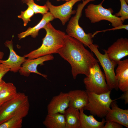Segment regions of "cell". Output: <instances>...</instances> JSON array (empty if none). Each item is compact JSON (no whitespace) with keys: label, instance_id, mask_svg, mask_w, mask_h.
Here are the masks:
<instances>
[{"label":"cell","instance_id":"23","mask_svg":"<svg viewBox=\"0 0 128 128\" xmlns=\"http://www.w3.org/2000/svg\"><path fill=\"white\" fill-rule=\"evenodd\" d=\"M26 4L32 9L34 13L36 14L39 13L43 15L47 13L49 10L46 4L43 6L39 5L35 3L34 0H30Z\"/></svg>","mask_w":128,"mask_h":128},{"label":"cell","instance_id":"5","mask_svg":"<svg viewBox=\"0 0 128 128\" xmlns=\"http://www.w3.org/2000/svg\"><path fill=\"white\" fill-rule=\"evenodd\" d=\"M87 92L88 102L83 108L84 110H88L91 114L100 118L105 117L111 108V102L114 100L110 97L111 90L99 94Z\"/></svg>","mask_w":128,"mask_h":128},{"label":"cell","instance_id":"32","mask_svg":"<svg viewBox=\"0 0 128 128\" xmlns=\"http://www.w3.org/2000/svg\"><path fill=\"white\" fill-rule=\"evenodd\" d=\"M23 3L27 4L31 0H21Z\"/></svg>","mask_w":128,"mask_h":128},{"label":"cell","instance_id":"17","mask_svg":"<svg viewBox=\"0 0 128 128\" xmlns=\"http://www.w3.org/2000/svg\"><path fill=\"white\" fill-rule=\"evenodd\" d=\"M54 18L50 12L43 15L42 18L36 25L32 27H29L25 31L18 34V37L19 40L31 36L35 38L38 35L39 31L44 27L48 23L53 21Z\"/></svg>","mask_w":128,"mask_h":128},{"label":"cell","instance_id":"8","mask_svg":"<svg viewBox=\"0 0 128 128\" xmlns=\"http://www.w3.org/2000/svg\"><path fill=\"white\" fill-rule=\"evenodd\" d=\"M83 82L88 92L101 94L110 90L107 84L104 74L98 63L90 69L89 75L83 79Z\"/></svg>","mask_w":128,"mask_h":128},{"label":"cell","instance_id":"22","mask_svg":"<svg viewBox=\"0 0 128 128\" xmlns=\"http://www.w3.org/2000/svg\"><path fill=\"white\" fill-rule=\"evenodd\" d=\"M22 117L16 115L0 124V128H21L22 127Z\"/></svg>","mask_w":128,"mask_h":128},{"label":"cell","instance_id":"16","mask_svg":"<svg viewBox=\"0 0 128 128\" xmlns=\"http://www.w3.org/2000/svg\"><path fill=\"white\" fill-rule=\"evenodd\" d=\"M69 98V107L79 110L87 105L88 102V95L86 90H76L68 93Z\"/></svg>","mask_w":128,"mask_h":128},{"label":"cell","instance_id":"6","mask_svg":"<svg viewBox=\"0 0 128 128\" xmlns=\"http://www.w3.org/2000/svg\"><path fill=\"white\" fill-rule=\"evenodd\" d=\"M105 0H103L98 4H90L88 5L85 10V16L92 23L105 20L110 22L113 27L123 25V22L120 18L113 14L114 11L112 8L106 9L103 7L102 4Z\"/></svg>","mask_w":128,"mask_h":128},{"label":"cell","instance_id":"25","mask_svg":"<svg viewBox=\"0 0 128 128\" xmlns=\"http://www.w3.org/2000/svg\"><path fill=\"white\" fill-rule=\"evenodd\" d=\"M34 13L32 9L28 6L27 9L25 10L22 11L20 14L18 16L19 18L22 19L23 22V25L26 26L29 22L31 21L30 18L34 15Z\"/></svg>","mask_w":128,"mask_h":128},{"label":"cell","instance_id":"30","mask_svg":"<svg viewBox=\"0 0 128 128\" xmlns=\"http://www.w3.org/2000/svg\"><path fill=\"white\" fill-rule=\"evenodd\" d=\"M6 83V82L3 80H2L0 81V92Z\"/></svg>","mask_w":128,"mask_h":128},{"label":"cell","instance_id":"35","mask_svg":"<svg viewBox=\"0 0 128 128\" xmlns=\"http://www.w3.org/2000/svg\"><path fill=\"white\" fill-rule=\"evenodd\" d=\"M37 0V1H39V0Z\"/></svg>","mask_w":128,"mask_h":128},{"label":"cell","instance_id":"12","mask_svg":"<svg viewBox=\"0 0 128 128\" xmlns=\"http://www.w3.org/2000/svg\"><path fill=\"white\" fill-rule=\"evenodd\" d=\"M5 44L9 49V55L7 60H0V63L9 68L11 72H17L19 71L22 65L26 59L24 56H19L16 54L14 49L12 39L6 41Z\"/></svg>","mask_w":128,"mask_h":128},{"label":"cell","instance_id":"11","mask_svg":"<svg viewBox=\"0 0 128 128\" xmlns=\"http://www.w3.org/2000/svg\"><path fill=\"white\" fill-rule=\"evenodd\" d=\"M106 50L110 59L117 64L122 59L128 55V39L119 38Z\"/></svg>","mask_w":128,"mask_h":128},{"label":"cell","instance_id":"34","mask_svg":"<svg viewBox=\"0 0 128 128\" xmlns=\"http://www.w3.org/2000/svg\"><path fill=\"white\" fill-rule=\"evenodd\" d=\"M126 2L128 4V0H125Z\"/></svg>","mask_w":128,"mask_h":128},{"label":"cell","instance_id":"29","mask_svg":"<svg viewBox=\"0 0 128 128\" xmlns=\"http://www.w3.org/2000/svg\"><path fill=\"white\" fill-rule=\"evenodd\" d=\"M124 93L121 96L119 99L124 100V103L126 104L128 103V90L123 92Z\"/></svg>","mask_w":128,"mask_h":128},{"label":"cell","instance_id":"10","mask_svg":"<svg viewBox=\"0 0 128 128\" xmlns=\"http://www.w3.org/2000/svg\"><path fill=\"white\" fill-rule=\"evenodd\" d=\"M54 58L52 54L48 55L33 59H27L22 65L19 71L22 75L28 77L31 73H34L43 77L47 79V75L42 74L39 72L37 68L39 65H43L44 62L53 60Z\"/></svg>","mask_w":128,"mask_h":128},{"label":"cell","instance_id":"20","mask_svg":"<svg viewBox=\"0 0 128 128\" xmlns=\"http://www.w3.org/2000/svg\"><path fill=\"white\" fill-rule=\"evenodd\" d=\"M43 124L47 128H65L64 115L60 113L48 114Z\"/></svg>","mask_w":128,"mask_h":128},{"label":"cell","instance_id":"13","mask_svg":"<svg viewBox=\"0 0 128 128\" xmlns=\"http://www.w3.org/2000/svg\"><path fill=\"white\" fill-rule=\"evenodd\" d=\"M116 100H114L110 104L111 108L105 117L106 121H114L128 128V110L119 108Z\"/></svg>","mask_w":128,"mask_h":128},{"label":"cell","instance_id":"21","mask_svg":"<svg viewBox=\"0 0 128 128\" xmlns=\"http://www.w3.org/2000/svg\"><path fill=\"white\" fill-rule=\"evenodd\" d=\"M17 93L16 88L13 83H6L0 92V107L13 98Z\"/></svg>","mask_w":128,"mask_h":128},{"label":"cell","instance_id":"1","mask_svg":"<svg viewBox=\"0 0 128 128\" xmlns=\"http://www.w3.org/2000/svg\"><path fill=\"white\" fill-rule=\"evenodd\" d=\"M57 53L70 65L74 79L78 74L88 76L90 69L99 62L82 42L67 34L65 36L63 46Z\"/></svg>","mask_w":128,"mask_h":128},{"label":"cell","instance_id":"31","mask_svg":"<svg viewBox=\"0 0 128 128\" xmlns=\"http://www.w3.org/2000/svg\"><path fill=\"white\" fill-rule=\"evenodd\" d=\"M4 53L0 51V60H2L4 56Z\"/></svg>","mask_w":128,"mask_h":128},{"label":"cell","instance_id":"7","mask_svg":"<svg viewBox=\"0 0 128 128\" xmlns=\"http://www.w3.org/2000/svg\"><path fill=\"white\" fill-rule=\"evenodd\" d=\"M88 47L96 56L103 69L106 82L109 90H118L119 89L118 81L114 71L115 67L117 64L110 59L105 50H104V54L101 53L98 50V45L93 43Z\"/></svg>","mask_w":128,"mask_h":128},{"label":"cell","instance_id":"24","mask_svg":"<svg viewBox=\"0 0 128 128\" xmlns=\"http://www.w3.org/2000/svg\"><path fill=\"white\" fill-rule=\"evenodd\" d=\"M121 4V8L119 11L114 14L120 18L123 22L128 19V5L125 0H119Z\"/></svg>","mask_w":128,"mask_h":128},{"label":"cell","instance_id":"3","mask_svg":"<svg viewBox=\"0 0 128 128\" xmlns=\"http://www.w3.org/2000/svg\"><path fill=\"white\" fill-rule=\"evenodd\" d=\"M30 107L28 96L23 93L17 92L0 107V124L16 115L23 118L25 117Z\"/></svg>","mask_w":128,"mask_h":128},{"label":"cell","instance_id":"26","mask_svg":"<svg viewBox=\"0 0 128 128\" xmlns=\"http://www.w3.org/2000/svg\"><path fill=\"white\" fill-rule=\"evenodd\" d=\"M122 29H124L128 30V24H123V25L120 26L115 27H114L113 28H111L109 29H105L102 30L96 31L94 32L93 34H92V37L93 38L94 37L95 35H96L97 34L100 32H104L108 31H110L111 30H114Z\"/></svg>","mask_w":128,"mask_h":128},{"label":"cell","instance_id":"28","mask_svg":"<svg viewBox=\"0 0 128 128\" xmlns=\"http://www.w3.org/2000/svg\"><path fill=\"white\" fill-rule=\"evenodd\" d=\"M9 71V68L0 63V81L2 80V78L4 75Z\"/></svg>","mask_w":128,"mask_h":128},{"label":"cell","instance_id":"15","mask_svg":"<svg viewBox=\"0 0 128 128\" xmlns=\"http://www.w3.org/2000/svg\"><path fill=\"white\" fill-rule=\"evenodd\" d=\"M117 64L115 73L118 88L124 92L128 90V59L121 60Z\"/></svg>","mask_w":128,"mask_h":128},{"label":"cell","instance_id":"19","mask_svg":"<svg viewBox=\"0 0 128 128\" xmlns=\"http://www.w3.org/2000/svg\"><path fill=\"white\" fill-rule=\"evenodd\" d=\"M65 128H80V111L78 109L69 107L63 114Z\"/></svg>","mask_w":128,"mask_h":128},{"label":"cell","instance_id":"33","mask_svg":"<svg viewBox=\"0 0 128 128\" xmlns=\"http://www.w3.org/2000/svg\"><path fill=\"white\" fill-rule=\"evenodd\" d=\"M57 1H70L71 0H56Z\"/></svg>","mask_w":128,"mask_h":128},{"label":"cell","instance_id":"18","mask_svg":"<svg viewBox=\"0 0 128 128\" xmlns=\"http://www.w3.org/2000/svg\"><path fill=\"white\" fill-rule=\"evenodd\" d=\"M79 110L80 128H102L106 122L105 119L103 118L101 121H99L92 115L88 116L85 114L83 108Z\"/></svg>","mask_w":128,"mask_h":128},{"label":"cell","instance_id":"27","mask_svg":"<svg viewBox=\"0 0 128 128\" xmlns=\"http://www.w3.org/2000/svg\"><path fill=\"white\" fill-rule=\"evenodd\" d=\"M102 128H122L123 126L116 122L109 121L106 122Z\"/></svg>","mask_w":128,"mask_h":128},{"label":"cell","instance_id":"14","mask_svg":"<svg viewBox=\"0 0 128 128\" xmlns=\"http://www.w3.org/2000/svg\"><path fill=\"white\" fill-rule=\"evenodd\" d=\"M69 98L68 93L61 92L53 97L47 106L48 114H63L69 107Z\"/></svg>","mask_w":128,"mask_h":128},{"label":"cell","instance_id":"2","mask_svg":"<svg viewBox=\"0 0 128 128\" xmlns=\"http://www.w3.org/2000/svg\"><path fill=\"white\" fill-rule=\"evenodd\" d=\"M46 32L45 37L42 39L41 46L32 51L24 56L28 59H33L45 55L57 53L63 46L66 34L62 31L56 29L50 22L43 28Z\"/></svg>","mask_w":128,"mask_h":128},{"label":"cell","instance_id":"4","mask_svg":"<svg viewBox=\"0 0 128 128\" xmlns=\"http://www.w3.org/2000/svg\"><path fill=\"white\" fill-rule=\"evenodd\" d=\"M96 0H85L79 4L75 15L69 20L66 29L69 36L74 38L82 42L86 46L88 47L93 44V41L91 33H87L79 23V19L82 15V10L89 3Z\"/></svg>","mask_w":128,"mask_h":128},{"label":"cell","instance_id":"9","mask_svg":"<svg viewBox=\"0 0 128 128\" xmlns=\"http://www.w3.org/2000/svg\"><path fill=\"white\" fill-rule=\"evenodd\" d=\"M85 0H71L66 1L62 5L55 6L53 5L49 0L46 4L50 12L55 18L59 19L62 24L64 25L70 19L72 15L75 14L76 10H73V7L77 2Z\"/></svg>","mask_w":128,"mask_h":128}]
</instances>
